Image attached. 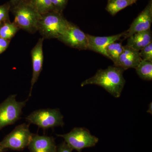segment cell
Wrapping results in <instances>:
<instances>
[{
	"instance_id": "ac0fdd59",
	"label": "cell",
	"mask_w": 152,
	"mask_h": 152,
	"mask_svg": "<svg viewBox=\"0 0 152 152\" xmlns=\"http://www.w3.org/2000/svg\"><path fill=\"white\" fill-rule=\"evenodd\" d=\"M124 50V46L121 43L114 42L110 44L106 48V52L109 58L112 60L114 64L121 54Z\"/></svg>"
},
{
	"instance_id": "4fadbf2b",
	"label": "cell",
	"mask_w": 152,
	"mask_h": 152,
	"mask_svg": "<svg viewBox=\"0 0 152 152\" xmlns=\"http://www.w3.org/2000/svg\"><path fill=\"white\" fill-rule=\"evenodd\" d=\"M142 60L139 51L125 45L123 53L114 66L122 68L124 70L130 68L135 69Z\"/></svg>"
},
{
	"instance_id": "6da1fadb",
	"label": "cell",
	"mask_w": 152,
	"mask_h": 152,
	"mask_svg": "<svg viewBox=\"0 0 152 152\" xmlns=\"http://www.w3.org/2000/svg\"><path fill=\"white\" fill-rule=\"evenodd\" d=\"M124 71L115 66H110L105 69H101L91 77L82 82L81 86L97 85L102 87L114 97L119 98L126 83L123 75Z\"/></svg>"
},
{
	"instance_id": "8992f818",
	"label": "cell",
	"mask_w": 152,
	"mask_h": 152,
	"mask_svg": "<svg viewBox=\"0 0 152 152\" xmlns=\"http://www.w3.org/2000/svg\"><path fill=\"white\" fill-rule=\"evenodd\" d=\"M16 96V94L10 95L0 104V131L7 126L14 124L20 118L22 110L28 99L18 102Z\"/></svg>"
},
{
	"instance_id": "277c9868",
	"label": "cell",
	"mask_w": 152,
	"mask_h": 152,
	"mask_svg": "<svg viewBox=\"0 0 152 152\" xmlns=\"http://www.w3.org/2000/svg\"><path fill=\"white\" fill-rule=\"evenodd\" d=\"M64 116L58 109H40L32 112L26 118L29 123L44 130L56 127L63 126Z\"/></svg>"
},
{
	"instance_id": "5b68a950",
	"label": "cell",
	"mask_w": 152,
	"mask_h": 152,
	"mask_svg": "<svg viewBox=\"0 0 152 152\" xmlns=\"http://www.w3.org/2000/svg\"><path fill=\"white\" fill-rule=\"evenodd\" d=\"M62 137L64 141L73 150L81 152L86 148L95 146L99 139L91 134L90 131L85 128H75L64 134H57Z\"/></svg>"
},
{
	"instance_id": "ba28073f",
	"label": "cell",
	"mask_w": 152,
	"mask_h": 152,
	"mask_svg": "<svg viewBox=\"0 0 152 152\" xmlns=\"http://www.w3.org/2000/svg\"><path fill=\"white\" fill-rule=\"evenodd\" d=\"M58 39L73 48L79 50L88 49L87 34L70 22L69 23L66 29Z\"/></svg>"
},
{
	"instance_id": "7402d4cb",
	"label": "cell",
	"mask_w": 152,
	"mask_h": 152,
	"mask_svg": "<svg viewBox=\"0 0 152 152\" xmlns=\"http://www.w3.org/2000/svg\"><path fill=\"white\" fill-rule=\"evenodd\" d=\"M55 11L63 13L67 4L68 0H51Z\"/></svg>"
},
{
	"instance_id": "603a6c76",
	"label": "cell",
	"mask_w": 152,
	"mask_h": 152,
	"mask_svg": "<svg viewBox=\"0 0 152 152\" xmlns=\"http://www.w3.org/2000/svg\"><path fill=\"white\" fill-rule=\"evenodd\" d=\"M73 150L65 142H63L57 146L56 152H72Z\"/></svg>"
},
{
	"instance_id": "9c48e42d",
	"label": "cell",
	"mask_w": 152,
	"mask_h": 152,
	"mask_svg": "<svg viewBox=\"0 0 152 152\" xmlns=\"http://www.w3.org/2000/svg\"><path fill=\"white\" fill-rule=\"evenodd\" d=\"M152 23V1H150L146 7L133 21L129 28L124 33L125 39L134 34L151 29Z\"/></svg>"
},
{
	"instance_id": "52a82bcc",
	"label": "cell",
	"mask_w": 152,
	"mask_h": 152,
	"mask_svg": "<svg viewBox=\"0 0 152 152\" xmlns=\"http://www.w3.org/2000/svg\"><path fill=\"white\" fill-rule=\"evenodd\" d=\"M29 125L24 123L17 126L0 142V145L5 150H23L28 145L33 135L30 131Z\"/></svg>"
},
{
	"instance_id": "cb8c5ba5",
	"label": "cell",
	"mask_w": 152,
	"mask_h": 152,
	"mask_svg": "<svg viewBox=\"0 0 152 152\" xmlns=\"http://www.w3.org/2000/svg\"><path fill=\"white\" fill-rule=\"evenodd\" d=\"M10 41L0 37V54L2 53L7 48Z\"/></svg>"
},
{
	"instance_id": "e0dca14e",
	"label": "cell",
	"mask_w": 152,
	"mask_h": 152,
	"mask_svg": "<svg viewBox=\"0 0 152 152\" xmlns=\"http://www.w3.org/2000/svg\"><path fill=\"white\" fill-rule=\"evenodd\" d=\"M20 28L14 23L7 22L0 26V37L10 40Z\"/></svg>"
},
{
	"instance_id": "d4e9b609",
	"label": "cell",
	"mask_w": 152,
	"mask_h": 152,
	"mask_svg": "<svg viewBox=\"0 0 152 152\" xmlns=\"http://www.w3.org/2000/svg\"><path fill=\"white\" fill-rule=\"evenodd\" d=\"M22 0H11L10 4L11 7H13L14 6L16 5L20 1Z\"/></svg>"
},
{
	"instance_id": "44dd1931",
	"label": "cell",
	"mask_w": 152,
	"mask_h": 152,
	"mask_svg": "<svg viewBox=\"0 0 152 152\" xmlns=\"http://www.w3.org/2000/svg\"><path fill=\"white\" fill-rule=\"evenodd\" d=\"M11 6L10 4L4 5L0 6V23L3 22H9V11L10 9Z\"/></svg>"
},
{
	"instance_id": "4316f807",
	"label": "cell",
	"mask_w": 152,
	"mask_h": 152,
	"mask_svg": "<svg viewBox=\"0 0 152 152\" xmlns=\"http://www.w3.org/2000/svg\"><path fill=\"white\" fill-rule=\"evenodd\" d=\"M134 1H137V0H134Z\"/></svg>"
},
{
	"instance_id": "8fae6325",
	"label": "cell",
	"mask_w": 152,
	"mask_h": 152,
	"mask_svg": "<svg viewBox=\"0 0 152 152\" xmlns=\"http://www.w3.org/2000/svg\"><path fill=\"white\" fill-rule=\"evenodd\" d=\"M124 33L107 36L97 37L87 34L88 40V49L99 53L108 58L106 52V48L110 44L116 42L124 36Z\"/></svg>"
},
{
	"instance_id": "9a60e30c",
	"label": "cell",
	"mask_w": 152,
	"mask_h": 152,
	"mask_svg": "<svg viewBox=\"0 0 152 152\" xmlns=\"http://www.w3.org/2000/svg\"><path fill=\"white\" fill-rule=\"evenodd\" d=\"M136 2L134 0H108L106 10L112 15L114 16L120 11Z\"/></svg>"
},
{
	"instance_id": "3957f363",
	"label": "cell",
	"mask_w": 152,
	"mask_h": 152,
	"mask_svg": "<svg viewBox=\"0 0 152 152\" xmlns=\"http://www.w3.org/2000/svg\"><path fill=\"white\" fill-rule=\"evenodd\" d=\"M69 23L63 13L52 11L41 15L38 31L44 39H58L66 29Z\"/></svg>"
},
{
	"instance_id": "7c38bea8",
	"label": "cell",
	"mask_w": 152,
	"mask_h": 152,
	"mask_svg": "<svg viewBox=\"0 0 152 152\" xmlns=\"http://www.w3.org/2000/svg\"><path fill=\"white\" fill-rule=\"evenodd\" d=\"M30 152H56L54 138L47 136H40L33 134L28 145Z\"/></svg>"
},
{
	"instance_id": "5bb4252c",
	"label": "cell",
	"mask_w": 152,
	"mask_h": 152,
	"mask_svg": "<svg viewBox=\"0 0 152 152\" xmlns=\"http://www.w3.org/2000/svg\"><path fill=\"white\" fill-rule=\"evenodd\" d=\"M152 32L151 29L134 34L127 38L126 45L140 52L145 47L152 42Z\"/></svg>"
},
{
	"instance_id": "484cf974",
	"label": "cell",
	"mask_w": 152,
	"mask_h": 152,
	"mask_svg": "<svg viewBox=\"0 0 152 152\" xmlns=\"http://www.w3.org/2000/svg\"><path fill=\"white\" fill-rule=\"evenodd\" d=\"M4 149L2 147H1V146L0 145V152H4L5 151Z\"/></svg>"
},
{
	"instance_id": "2e32d148",
	"label": "cell",
	"mask_w": 152,
	"mask_h": 152,
	"mask_svg": "<svg viewBox=\"0 0 152 152\" xmlns=\"http://www.w3.org/2000/svg\"><path fill=\"white\" fill-rule=\"evenodd\" d=\"M135 69L141 78L145 80H152V61L142 60Z\"/></svg>"
},
{
	"instance_id": "30bf717a",
	"label": "cell",
	"mask_w": 152,
	"mask_h": 152,
	"mask_svg": "<svg viewBox=\"0 0 152 152\" xmlns=\"http://www.w3.org/2000/svg\"><path fill=\"white\" fill-rule=\"evenodd\" d=\"M45 39L41 38L38 40L35 46L31 51L32 61L33 74L31 80V87L29 93L31 96L33 87L37 81L39 76L42 70L43 64L44 54L43 45Z\"/></svg>"
},
{
	"instance_id": "7a4b0ae2",
	"label": "cell",
	"mask_w": 152,
	"mask_h": 152,
	"mask_svg": "<svg viewBox=\"0 0 152 152\" xmlns=\"http://www.w3.org/2000/svg\"><path fill=\"white\" fill-rule=\"evenodd\" d=\"M11 10L15 17L14 23L19 28L32 34L38 31L41 15L30 0H22L16 5L12 7Z\"/></svg>"
},
{
	"instance_id": "ffe728a7",
	"label": "cell",
	"mask_w": 152,
	"mask_h": 152,
	"mask_svg": "<svg viewBox=\"0 0 152 152\" xmlns=\"http://www.w3.org/2000/svg\"><path fill=\"white\" fill-rule=\"evenodd\" d=\"M142 60L152 61V42L139 52Z\"/></svg>"
},
{
	"instance_id": "d6986e66",
	"label": "cell",
	"mask_w": 152,
	"mask_h": 152,
	"mask_svg": "<svg viewBox=\"0 0 152 152\" xmlns=\"http://www.w3.org/2000/svg\"><path fill=\"white\" fill-rule=\"evenodd\" d=\"M34 7L40 15L55 11L51 0H30Z\"/></svg>"
}]
</instances>
